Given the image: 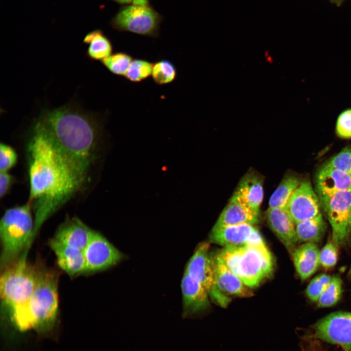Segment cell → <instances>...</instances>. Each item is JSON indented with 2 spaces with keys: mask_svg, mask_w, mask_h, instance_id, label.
<instances>
[{
  "mask_svg": "<svg viewBox=\"0 0 351 351\" xmlns=\"http://www.w3.org/2000/svg\"><path fill=\"white\" fill-rule=\"evenodd\" d=\"M332 228V239L344 244L351 234V189L319 198Z\"/></svg>",
  "mask_w": 351,
  "mask_h": 351,
  "instance_id": "cell-7",
  "label": "cell"
},
{
  "mask_svg": "<svg viewBox=\"0 0 351 351\" xmlns=\"http://www.w3.org/2000/svg\"><path fill=\"white\" fill-rule=\"evenodd\" d=\"M23 255L2 271L0 280L2 305L12 322L24 311L36 286L38 270Z\"/></svg>",
  "mask_w": 351,
  "mask_h": 351,
  "instance_id": "cell-5",
  "label": "cell"
},
{
  "mask_svg": "<svg viewBox=\"0 0 351 351\" xmlns=\"http://www.w3.org/2000/svg\"><path fill=\"white\" fill-rule=\"evenodd\" d=\"M319 252L318 246L312 242H306L293 250L294 265L302 280L308 278L318 269L320 265Z\"/></svg>",
  "mask_w": 351,
  "mask_h": 351,
  "instance_id": "cell-20",
  "label": "cell"
},
{
  "mask_svg": "<svg viewBox=\"0 0 351 351\" xmlns=\"http://www.w3.org/2000/svg\"><path fill=\"white\" fill-rule=\"evenodd\" d=\"M332 277L328 274H321L313 278L306 290V293L309 299L312 302H317L328 286Z\"/></svg>",
  "mask_w": 351,
  "mask_h": 351,
  "instance_id": "cell-29",
  "label": "cell"
},
{
  "mask_svg": "<svg viewBox=\"0 0 351 351\" xmlns=\"http://www.w3.org/2000/svg\"><path fill=\"white\" fill-rule=\"evenodd\" d=\"M259 214L239 203L232 197L214 225L218 226L250 224L259 222Z\"/></svg>",
  "mask_w": 351,
  "mask_h": 351,
  "instance_id": "cell-21",
  "label": "cell"
},
{
  "mask_svg": "<svg viewBox=\"0 0 351 351\" xmlns=\"http://www.w3.org/2000/svg\"><path fill=\"white\" fill-rule=\"evenodd\" d=\"M326 165L351 176V148H344L332 157Z\"/></svg>",
  "mask_w": 351,
  "mask_h": 351,
  "instance_id": "cell-30",
  "label": "cell"
},
{
  "mask_svg": "<svg viewBox=\"0 0 351 351\" xmlns=\"http://www.w3.org/2000/svg\"><path fill=\"white\" fill-rule=\"evenodd\" d=\"M153 63L140 58H134L124 78L132 83H139L152 76Z\"/></svg>",
  "mask_w": 351,
  "mask_h": 351,
  "instance_id": "cell-27",
  "label": "cell"
},
{
  "mask_svg": "<svg viewBox=\"0 0 351 351\" xmlns=\"http://www.w3.org/2000/svg\"><path fill=\"white\" fill-rule=\"evenodd\" d=\"M18 156L10 146L5 143L0 144V172H7L17 163Z\"/></svg>",
  "mask_w": 351,
  "mask_h": 351,
  "instance_id": "cell-31",
  "label": "cell"
},
{
  "mask_svg": "<svg viewBox=\"0 0 351 351\" xmlns=\"http://www.w3.org/2000/svg\"><path fill=\"white\" fill-rule=\"evenodd\" d=\"M151 77L157 85L169 84L176 79L177 70L175 64L170 60L160 59L153 63Z\"/></svg>",
  "mask_w": 351,
  "mask_h": 351,
  "instance_id": "cell-25",
  "label": "cell"
},
{
  "mask_svg": "<svg viewBox=\"0 0 351 351\" xmlns=\"http://www.w3.org/2000/svg\"><path fill=\"white\" fill-rule=\"evenodd\" d=\"M326 224L321 213L317 215L295 224L298 241L316 243L322 238Z\"/></svg>",
  "mask_w": 351,
  "mask_h": 351,
  "instance_id": "cell-23",
  "label": "cell"
},
{
  "mask_svg": "<svg viewBox=\"0 0 351 351\" xmlns=\"http://www.w3.org/2000/svg\"><path fill=\"white\" fill-rule=\"evenodd\" d=\"M132 56L124 52H117L103 59L101 62L112 74L124 77L132 61Z\"/></svg>",
  "mask_w": 351,
  "mask_h": 351,
  "instance_id": "cell-26",
  "label": "cell"
},
{
  "mask_svg": "<svg viewBox=\"0 0 351 351\" xmlns=\"http://www.w3.org/2000/svg\"><path fill=\"white\" fill-rule=\"evenodd\" d=\"M301 183V180L296 176H285L271 196L269 207L285 208L291 195Z\"/></svg>",
  "mask_w": 351,
  "mask_h": 351,
  "instance_id": "cell-24",
  "label": "cell"
},
{
  "mask_svg": "<svg viewBox=\"0 0 351 351\" xmlns=\"http://www.w3.org/2000/svg\"><path fill=\"white\" fill-rule=\"evenodd\" d=\"M313 329L316 337L351 350V312L331 313L317 322Z\"/></svg>",
  "mask_w": 351,
  "mask_h": 351,
  "instance_id": "cell-9",
  "label": "cell"
},
{
  "mask_svg": "<svg viewBox=\"0 0 351 351\" xmlns=\"http://www.w3.org/2000/svg\"><path fill=\"white\" fill-rule=\"evenodd\" d=\"M32 209L28 201L21 206L9 208L2 216L0 221L1 270L17 261L31 243L34 228Z\"/></svg>",
  "mask_w": 351,
  "mask_h": 351,
  "instance_id": "cell-4",
  "label": "cell"
},
{
  "mask_svg": "<svg viewBox=\"0 0 351 351\" xmlns=\"http://www.w3.org/2000/svg\"><path fill=\"white\" fill-rule=\"evenodd\" d=\"M133 3L138 5H149V0H134Z\"/></svg>",
  "mask_w": 351,
  "mask_h": 351,
  "instance_id": "cell-37",
  "label": "cell"
},
{
  "mask_svg": "<svg viewBox=\"0 0 351 351\" xmlns=\"http://www.w3.org/2000/svg\"><path fill=\"white\" fill-rule=\"evenodd\" d=\"M342 292V281L339 276L334 275L327 287L317 300L319 307L326 308L332 306L339 301Z\"/></svg>",
  "mask_w": 351,
  "mask_h": 351,
  "instance_id": "cell-28",
  "label": "cell"
},
{
  "mask_svg": "<svg viewBox=\"0 0 351 351\" xmlns=\"http://www.w3.org/2000/svg\"><path fill=\"white\" fill-rule=\"evenodd\" d=\"M227 267L250 288L272 273L273 256L265 243L223 247L218 252Z\"/></svg>",
  "mask_w": 351,
  "mask_h": 351,
  "instance_id": "cell-3",
  "label": "cell"
},
{
  "mask_svg": "<svg viewBox=\"0 0 351 351\" xmlns=\"http://www.w3.org/2000/svg\"><path fill=\"white\" fill-rule=\"evenodd\" d=\"M48 245L56 257L58 266L71 276L87 273L83 251L73 248L52 238Z\"/></svg>",
  "mask_w": 351,
  "mask_h": 351,
  "instance_id": "cell-15",
  "label": "cell"
},
{
  "mask_svg": "<svg viewBox=\"0 0 351 351\" xmlns=\"http://www.w3.org/2000/svg\"><path fill=\"white\" fill-rule=\"evenodd\" d=\"M184 317L196 316L210 306L209 295L204 286L184 272L181 282Z\"/></svg>",
  "mask_w": 351,
  "mask_h": 351,
  "instance_id": "cell-13",
  "label": "cell"
},
{
  "mask_svg": "<svg viewBox=\"0 0 351 351\" xmlns=\"http://www.w3.org/2000/svg\"><path fill=\"white\" fill-rule=\"evenodd\" d=\"M320 202L309 181H302L285 207L296 224L314 217L320 213Z\"/></svg>",
  "mask_w": 351,
  "mask_h": 351,
  "instance_id": "cell-12",
  "label": "cell"
},
{
  "mask_svg": "<svg viewBox=\"0 0 351 351\" xmlns=\"http://www.w3.org/2000/svg\"><path fill=\"white\" fill-rule=\"evenodd\" d=\"M332 4H334L337 7H340L346 0H328Z\"/></svg>",
  "mask_w": 351,
  "mask_h": 351,
  "instance_id": "cell-36",
  "label": "cell"
},
{
  "mask_svg": "<svg viewBox=\"0 0 351 351\" xmlns=\"http://www.w3.org/2000/svg\"><path fill=\"white\" fill-rule=\"evenodd\" d=\"M161 16L149 5L132 3L121 7L110 21L112 27L120 32H130L156 38L159 35Z\"/></svg>",
  "mask_w": 351,
  "mask_h": 351,
  "instance_id": "cell-6",
  "label": "cell"
},
{
  "mask_svg": "<svg viewBox=\"0 0 351 351\" xmlns=\"http://www.w3.org/2000/svg\"><path fill=\"white\" fill-rule=\"evenodd\" d=\"M315 187L319 198L351 189V176L325 165L317 173Z\"/></svg>",
  "mask_w": 351,
  "mask_h": 351,
  "instance_id": "cell-19",
  "label": "cell"
},
{
  "mask_svg": "<svg viewBox=\"0 0 351 351\" xmlns=\"http://www.w3.org/2000/svg\"><path fill=\"white\" fill-rule=\"evenodd\" d=\"M83 42L88 45L86 56L92 60L102 61L113 54V44L101 30L89 32L84 37Z\"/></svg>",
  "mask_w": 351,
  "mask_h": 351,
  "instance_id": "cell-22",
  "label": "cell"
},
{
  "mask_svg": "<svg viewBox=\"0 0 351 351\" xmlns=\"http://www.w3.org/2000/svg\"><path fill=\"white\" fill-rule=\"evenodd\" d=\"M116 2L123 4V5H128L131 3H133L134 0H113Z\"/></svg>",
  "mask_w": 351,
  "mask_h": 351,
  "instance_id": "cell-38",
  "label": "cell"
},
{
  "mask_svg": "<svg viewBox=\"0 0 351 351\" xmlns=\"http://www.w3.org/2000/svg\"><path fill=\"white\" fill-rule=\"evenodd\" d=\"M95 230L91 229L78 218H66L57 230L56 240L68 246L83 251Z\"/></svg>",
  "mask_w": 351,
  "mask_h": 351,
  "instance_id": "cell-17",
  "label": "cell"
},
{
  "mask_svg": "<svg viewBox=\"0 0 351 351\" xmlns=\"http://www.w3.org/2000/svg\"><path fill=\"white\" fill-rule=\"evenodd\" d=\"M87 273L106 270L118 263L124 255L103 235L94 231L83 250Z\"/></svg>",
  "mask_w": 351,
  "mask_h": 351,
  "instance_id": "cell-10",
  "label": "cell"
},
{
  "mask_svg": "<svg viewBox=\"0 0 351 351\" xmlns=\"http://www.w3.org/2000/svg\"><path fill=\"white\" fill-rule=\"evenodd\" d=\"M232 198L259 214L263 198V179L254 172H249L239 181Z\"/></svg>",
  "mask_w": 351,
  "mask_h": 351,
  "instance_id": "cell-18",
  "label": "cell"
},
{
  "mask_svg": "<svg viewBox=\"0 0 351 351\" xmlns=\"http://www.w3.org/2000/svg\"><path fill=\"white\" fill-rule=\"evenodd\" d=\"M336 132L340 137H351V109L344 111L338 116L336 124Z\"/></svg>",
  "mask_w": 351,
  "mask_h": 351,
  "instance_id": "cell-33",
  "label": "cell"
},
{
  "mask_svg": "<svg viewBox=\"0 0 351 351\" xmlns=\"http://www.w3.org/2000/svg\"><path fill=\"white\" fill-rule=\"evenodd\" d=\"M350 273L351 275V268H350Z\"/></svg>",
  "mask_w": 351,
  "mask_h": 351,
  "instance_id": "cell-39",
  "label": "cell"
},
{
  "mask_svg": "<svg viewBox=\"0 0 351 351\" xmlns=\"http://www.w3.org/2000/svg\"><path fill=\"white\" fill-rule=\"evenodd\" d=\"M209 247L208 242L200 243L188 261L185 272L204 286L214 302L226 308L231 299L216 286Z\"/></svg>",
  "mask_w": 351,
  "mask_h": 351,
  "instance_id": "cell-8",
  "label": "cell"
},
{
  "mask_svg": "<svg viewBox=\"0 0 351 351\" xmlns=\"http://www.w3.org/2000/svg\"><path fill=\"white\" fill-rule=\"evenodd\" d=\"M13 178L12 175L7 172H0V197L2 198L9 191Z\"/></svg>",
  "mask_w": 351,
  "mask_h": 351,
  "instance_id": "cell-34",
  "label": "cell"
},
{
  "mask_svg": "<svg viewBox=\"0 0 351 351\" xmlns=\"http://www.w3.org/2000/svg\"><path fill=\"white\" fill-rule=\"evenodd\" d=\"M337 246L333 242H328L320 251V264L324 268H331L336 264L338 257Z\"/></svg>",
  "mask_w": 351,
  "mask_h": 351,
  "instance_id": "cell-32",
  "label": "cell"
},
{
  "mask_svg": "<svg viewBox=\"0 0 351 351\" xmlns=\"http://www.w3.org/2000/svg\"><path fill=\"white\" fill-rule=\"evenodd\" d=\"M209 239L210 242L223 247H240L265 242L254 225L246 224L228 226L214 225Z\"/></svg>",
  "mask_w": 351,
  "mask_h": 351,
  "instance_id": "cell-11",
  "label": "cell"
},
{
  "mask_svg": "<svg viewBox=\"0 0 351 351\" xmlns=\"http://www.w3.org/2000/svg\"><path fill=\"white\" fill-rule=\"evenodd\" d=\"M264 58L266 61L269 63H273V57L270 54V52L268 51H265Z\"/></svg>",
  "mask_w": 351,
  "mask_h": 351,
  "instance_id": "cell-35",
  "label": "cell"
},
{
  "mask_svg": "<svg viewBox=\"0 0 351 351\" xmlns=\"http://www.w3.org/2000/svg\"><path fill=\"white\" fill-rule=\"evenodd\" d=\"M266 217L271 230L289 251H293L298 242L295 223L285 208L269 207Z\"/></svg>",
  "mask_w": 351,
  "mask_h": 351,
  "instance_id": "cell-14",
  "label": "cell"
},
{
  "mask_svg": "<svg viewBox=\"0 0 351 351\" xmlns=\"http://www.w3.org/2000/svg\"><path fill=\"white\" fill-rule=\"evenodd\" d=\"M36 287L22 313L13 322L19 329L42 331L50 329L58 310V275L53 270L38 268Z\"/></svg>",
  "mask_w": 351,
  "mask_h": 351,
  "instance_id": "cell-2",
  "label": "cell"
},
{
  "mask_svg": "<svg viewBox=\"0 0 351 351\" xmlns=\"http://www.w3.org/2000/svg\"><path fill=\"white\" fill-rule=\"evenodd\" d=\"M101 125L97 116L70 104L43 109L34 121L27 147L28 202L36 226L85 187Z\"/></svg>",
  "mask_w": 351,
  "mask_h": 351,
  "instance_id": "cell-1",
  "label": "cell"
},
{
  "mask_svg": "<svg viewBox=\"0 0 351 351\" xmlns=\"http://www.w3.org/2000/svg\"><path fill=\"white\" fill-rule=\"evenodd\" d=\"M212 257L215 282L221 292L226 295L242 297L253 295L251 288L227 267L218 253Z\"/></svg>",
  "mask_w": 351,
  "mask_h": 351,
  "instance_id": "cell-16",
  "label": "cell"
}]
</instances>
